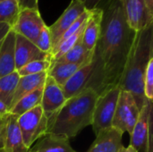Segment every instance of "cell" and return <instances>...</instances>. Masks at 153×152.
<instances>
[{
	"instance_id": "1",
	"label": "cell",
	"mask_w": 153,
	"mask_h": 152,
	"mask_svg": "<svg viewBox=\"0 0 153 152\" xmlns=\"http://www.w3.org/2000/svg\"><path fill=\"white\" fill-rule=\"evenodd\" d=\"M100 9L103 14L91 85L98 95L108 88L118 86L135 35L128 26L121 0H109Z\"/></svg>"
},
{
	"instance_id": "2",
	"label": "cell",
	"mask_w": 153,
	"mask_h": 152,
	"mask_svg": "<svg viewBox=\"0 0 153 152\" xmlns=\"http://www.w3.org/2000/svg\"><path fill=\"white\" fill-rule=\"evenodd\" d=\"M98 93L91 88L66 99L64 105L48 119L47 134L66 139L75 137L85 127L91 125Z\"/></svg>"
},
{
	"instance_id": "3",
	"label": "cell",
	"mask_w": 153,
	"mask_h": 152,
	"mask_svg": "<svg viewBox=\"0 0 153 152\" xmlns=\"http://www.w3.org/2000/svg\"><path fill=\"white\" fill-rule=\"evenodd\" d=\"M152 57H153V25L135 32L118 84L121 90L132 94L139 109L143 108L146 101L143 93V77Z\"/></svg>"
},
{
	"instance_id": "4",
	"label": "cell",
	"mask_w": 153,
	"mask_h": 152,
	"mask_svg": "<svg viewBox=\"0 0 153 152\" xmlns=\"http://www.w3.org/2000/svg\"><path fill=\"white\" fill-rule=\"evenodd\" d=\"M118 86L106 89L98 95L92 114V129L96 134L112 126V120L120 94Z\"/></svg>"
},
{
	"instance_id": "5",
	"label": "cell",
	"mask_w": 153,
	"mask_h": 152,
	"mask_svg": "<svg viewBox=\"0 0 153 152\" xmlns=\"http://www.w3.org/2000/svg\"><path fill=\"white\" fill-rule=\"evenodd\" d=\"M130 145L137 152H153L152 101L146 99L130 135Z\"/></svg>"
},
{
	"instance_id": "6",
	"label": "cell",
	"mask_w": 153,
	"mask_h": 152,
	"mask_svg": "<svg viewBox=\"0 0 153 152\" xmlns=\"http://www.w3.org/2000/svg\"><path fill=\"white\" fill-rule=\"evenodd\" d=\"M17 123L24 145L30 150L36 141L47 134L48 118L40 105L18 116Z\"/></svg>"
},
{
	"instance_id": "7",
	"label": "cell",
	"mask_w": 153,
	"mask_h": 152,
	"mask_svg": "<svg viewBox=\"0 0 153 152\" xmlns=\"http://www.w3.org/2000/svg\"><path fill=\"white\" fill-rule=\"evenodd\" d=\"M140 109L131 93L120 90L116 111L112 120V127L123 133L127 132L130 135L137 122Z\"/></svg>"
},
{
	"instance_id": "8",
	"label": "cell",
	"mask_w": 153,
	"mask_h": 152,
	"mask_svg": "<svg viewBox=\"0 0 153 152\" xmlns=\"http://www.w3.org/2000/svg\"><path fill=\"white\" fill-rule=\"evenodd\" d=\"M45 25L39 9L23 8L20 10L17 20L11 30L35 44Z\"/></svg>"
},
{
	"instance_id": "9",
	"label": "cell",
	"mask_w": 153,
	"mask_h": 152,
	"mask_svg": "<svg viewBox=\"0 0 153 152\" xmlns=\"http://www.w3.org/2000/svg\"><path fill=\"white\" fill-rule=\"evenodd\" d=\"M128 26L134 32L153 25V13L145 0H121Z\"/></svg>"
},
{
	"instance_id": "10",
	"label": "cell",
	"mask_w": 153,
	"mask_h": 152,
	"mask_svg": "<svg viewBox=\"0 0 153 152\" xmlns=\"http://www.w3.org/2000/svg\"><path fill=\"white\" fill-rule=\"evenodd\" d=\"M85 10L83 2L81 0H72L60 17L51 26H48L52 40V49L58 43L65 32L85 12Z\"/></svg>"
},
{
	"instance_id": "11",
	"label": "cell",
	"mask_w": 153,
	"mask_h": 152,
	"mask_svg": "<svg viewBox=\"0 0 153 152\" xmlns=\"http://www.w3.org/2000/svg\"><path fill=\"white\" fill-rule=\"evenodd\" d=\"M47 59L51 60V55L42 52L34 43L15 33L14 61L16 71L30 62Z\"/></svg>"
},
{
	"instance_id": "12",
	"label": "cell",
	"mask_w": 153,
	"mask_h": 152,
	"mask_svg": "<svg viewBox=\"0 0 153 152\" xmlns=\"http://www.w3.org/2000/svg\"><path fill=\"white\" fill-rule=\"evenodd\" d=\"M94 60L79 68L75 73L61 87L66 99L79 94L83 90L91 88L94 73Z\"/></svg>"
},
{
	"instance_id": "13",
	"label": "cell",
	"mask_w": 153,
	"mask_h": 152,
	"mask_svg": "<svg viewBox=\"0 0 153 152\" xmlns=\"http://www.w3.org/2000/svg\"><path fill=\"white\" fill-rule=\"evenodd\" d=\"M66 101L62 88L50 77L47 76L40 102V107L48 119L55 112H56Z\"/></svg>"
},
{
	"instance_id": "14",
	"label": "cell",
	"mask_w": 153,
	"mask_h": 152,
	"mask_svg": "<svg viewBox=\"0 0 153 152\" xmlns=\"http://www.w3.org/2000/svg\"><path fill=\"white\" fill-rule=\"evenodd\" d=\"M123 133L109 127L96 134V139L87 152H118L123 147Z\"/></svg>"
},
{
	"instance_id": "15",
	"label": "cell",
	"mask_w": 153,
	"mask_h": 152,
	"mask_svg": "<svg viewBox=\"0 0 153 152\" xmlns=\"http://www.w3.org/2000/svg\"><path fill=\"white\" fill-rule=\"evenodd\" d=\"M90 11L91 13L83 30L82 43L87 51L94 52L100 34L103 12L100 8H95Z\"/></svg>"
},
{
	"instance_id": "16",
	"label": "cell",
	"mask_w": 153,
	"mask_h": 152,
	"mask_svg": "<svg viewBox=\"0 0 153 152\" xmlns=\"http://www.w3.org/2000/svg\"><path fill=\"white\" fill-rule=\"evenodd\" d=\"M15 33L11 30L0 45V78L16 71L14 61Z\"/></svg>"
},
{
	"instance_id": "17",
	"label": "cell",
	"mask_w": 153,
	"mask_h": 152,
	"mask_svg": "<svg viewBox=\"0 0 153 152\" xmlns=\"http://www.w3.org/2000/svg\"><path fill=\"white\" fill-rule=\"evenodd\" d=\"M18 116L9 114L6 125V132L3 150L4 152H29L24 145L22 136L17 123Z\"/></svg>"
},
{
	"instance_id": "18",
	"label": "cell",
	"mask_w": 153,
	"mask_h": 152,
	"mask_svg": "<svg viewBox=\"0 0 153 152\" xmlns=\"http://www.w3.org/2000/svg\"><path fill=\"white\" fill-rule=\"evenodd\" d=\"M48 73H40L37 74L21 76L17 82L15 91L13 97V100L10 106V109L24 96L27 94L44 87Z\"/></svg>"
},
{
	"instance_id": "19",
	"label": "cell",
	"mask_w": 153,
	"mask_h": 152,
	"mask_svg": "<svg viewBox=\"0 0 153 152\" xmlns=\"http://www.w3.org/2000/svg\"><path fill=\"white\" fill-rule=\"evenodd\" d=\"M30 151L33 152H76L71 147L68 139L52 134L43 136Z\"/></svg>"
},
{
	"instance_id": "20",
	"label": "cell",
	"mask_w": 153,
	"mask_h": 152,
	"mask_svg": "<svg viewBox=\"0 0 153 152\" xmlns=\"http://www.w3.org/2000/svg\"><path fill=\"white\" fill-rule=\"evenodd\" d=\"M94 56V52H89L85 49L82 43V39L79 40L69 51H67L64 56L58 58L56 61L52 63H70L76 64L79 65H85L90 63Z\"/></svg>"
},
{
	"instance_id": "21",
	"label": "cell",
	"mask_w": 153,
	"mask_h": 152,
	"mask_svg": "<svg viewBox=\"0 0 153 152\" xmlns=\"http://www.w3.org/2000/svg\"><path fill=\"white\" fill-rule=\"evenodd\" d=\"M81 67L82 65L76 64L52 63L48 71V75L50 76L60 87H62Z\"/></svg>"
},
{
	"instance_id": "22",
	"label": "cell",
	"mask_w": 153,
	"mask_h": 152,
	"mask_svg": "<svg viewBox=\"0 0 153 152\" xmlns=\"http://www.w3.org/2000/svg\"><path fill=\"white\" fill-rule=\"evenodd\" d=\"M42 91L43 88L38 89L23 98H22L11 109H10V114L14 115L16 116H20L23 115L24 113L31 110L37 106L40 105L41 102V98H42Z\"/></svg>"
},
{
	"instance_id": "23",
	"label": "cell",
	"mask_w": 153,
	"mask_h": 152,
	"mask_svg": "<svg viewBox=\"0 0 153 152\" xmlns=\"http://www.w3.org/2000/svg\"><path fill=\"white\" fill-rule=\"evenodd\" d=\"M19 78L20 76L16 71L0 78V100L8 107L9 111Z\"/></svg>"
},
{
	"instance_id": "24",
	"label": "cell",
	"mask_w": 153,
	"mask_h": 152,
	"mask_svg": "<svg viewBox=\"0 0 153 152\" xmlns=\"http://www.w3.org/2000/svg\"><path fill=\"white\" fill-rule=\"evenodd\" d=\"M19 2L16 0L0 1V23H6L12 28L20 13Z\"/></svg>"
},
{
	"instance_id": "25",
	"label": "cell",
	"mask_w": 153,
	"mask_h": 152,
	"mask_svg": "<svg viewBox=\"0 0 153 152\" xmlns=\"http://www.w3.org/2000/svg\"><path fill=\"white\" fill-rule=\"evenodd\" d=\"M51 65V60H39V61H33L30 62L19 70H17V73L19 76H26V75H31V74H37L40 73H48L49 67Z\"/></svg>"
},
{
	"instance_id": "26",
	"label": "cell",
	"mask_w": 153,
	"mask_h": 152,
	"mask_svg": "<svg viewBox=\"0 0 153 152\" xmlns=\"http://www.w3.org/2000/svg\"><path fill=\"white\" fill-rule=\"evenodd\" d=\"M35 45L42 52L51 55L52 40H51V35H50L48 26L45 25L42 28V30H40V33L35 42Z\"/></svg>"
},
{
	"instance_id": "27",
	"label": "cell",
	"mask_w": 153,
	"mask_h": 152,
	"mask_svg": "<svg viewBox=\"0 0 153 152\" xmlns=\"http://www.w3.org/2000/svg\"><path fill=\"white\" fill-rule=\"evenodd\" d=\"M143 93L146 99L152 101L153 99V57L148 63L144 77H143Z\"/></svg>"
},
{
	"instance_id": "28",
	"label": "cell",
	"mask_w": 153,
	"mask_h": 152,
	"mask_svg": "<svg viewBox=\"0 0 153 152\" xmlns=\"http://www.w3.org/2000/svg\"><path fill=\"white\" fill-rule=\"evenodd\" d=\"M8 116L9 115H7L5 116H3V117H0V149H3L4 148Z\"/></svg>"
},
{
	"instance_id": "29",
	"label": "cell",
	"mask_w": 153,
	"mask_h": 152,
	"mask_svg": "<svg viewBox=\"0 0 153 152\" xmlns=\"http://www.w3.org/2000/svg\"><path fill=\"white\" fill-rule=\"evenodd\" d=\"M109 0H83V4L86 10H93L95 8H100V4L102 2L108 3Z\"/></svg>"
},
{
	"instance_id": "30",
	"label": "cell",
	"mask_w": 153,
	"mask_h": 152,
	"mask_svg": "<svg viewBox=\"0 0 153 152\" xmlns=\"http://www.w3.org/2000/svg\"><path fill=\"white\" fill-rule=\"evenodd\" d=\"M19 5L21 9L23 8L39 9V0H19Z\"/></svg>"
},
{
	"instance_id": "31",
	"label": "cell",
	"mask_w": 153,
	"mask_h": 152,
	"mask_svg": "<svg viewBox=\"0 0 153 152\" xmlns=\"http://www.w3.org/2000/svg\"><path fill=\"white\" fill-rule=\"evenodd\" d=\"M10 30H11L10 25L6 23H0V43L2 42V40L4 39V37Z\"/></svg>"
},
{
	"instance_id": "32",
	"label": "cell",
	"mask_w": 153,
	"mask_h": 152,
	"mask_svg": "<svg viewBox=\"0 0 153 152\" xmlns=\"http://www.w3.org/2000/svg\"><path fill=\"white\" fill-rule=\"evenodd\" d=\"M10 114V111H9V108L8 107L0 100V116L3 117V116H5L7 115Z\"/></svg>"
},
{
	"instance_id": "33",
	"label": "cell",
	"mask_w": 153,
	"mask_h": 152,
	"mask_svg": "<svg viewBox=\"0 0 153 152\" xmlns=\"http://www.w3.org/2000/svg\"><path fill=\"white\" fill-rule=\"evenodd\" d=\"M118 152H137L135 151V149L134 148H133L131 145H129L128 147H122L120 150H119V151Z\"/></svg>"
},
{
	"instance_id": "34",
	"label": "cell",
	"mask_w": 153,
	"mask_h": 152,
	"mask_svg": "<svg viewBox=\"0 0 153 152\" xmlns=\"http://www.w3.org/2000/svg\"><path fill=\"white\" fill-rule=\"evenodd\" d=\"M145 3L150 12H152L153 13V0H145Z\"/></svg>"
},
{
	"instance_id": "35",
	"label": "cell",
	"mask_w": 153,
	"mask_h": 152,
	"mask_svg": "<svg viewBox=\"0 0 153 152\" xmlns=\"http://www.w3.org/2000/svg\"><path fill=\"white\" fill-rule=\"evenodd\" d=\"M0 152H4V151L3 149H0Z\"/></svg>"
},
{
	"instance_id": "36",
	"label": "cell",
	"mask_w": 153,
	"mask_h": 152,
	"mask_svg": "<svg viewBox=\"0 0 153 152\" xmlns=\"http://www.w3.org/2000/svg\"><path fill=\"white\" fill-rule=\"evenodd\" d=\"M0 1H2V0H0ZM16 1H18V2H19V0H16Z\"/></svg>"
},
{
	"instance_id": "37",
	"label": "cell",
	"mask_w": 153,
	"mask_h": 152,
	"mask_svg": "<svg viewBox=\"0 0 153 152\" xmlns=\"http://www.w3.org/2000/svg\"><path fill=\"white\" fill-rule=\"evenodd\" d=\"M29 152H33V151H29Z\"/></svg>"
},
{
	"instance_id": "38",
	"label": "cell",
	"mask_w": 153,
	"mask_h": 152,
	"mask_svg": "<svg viewBox=\"0 0 153 152\" xmlns=\"http://www.w3.org/2000/svg\"><path fill=\"white\" fill-rule=\"evenodd\" d=\"M81 1H82V2H83V0H81Z\"/></svg>"
},
{
	"instance_id": "39",
	"label": "cell",
	"mask_w": 153,
	"mask_h": 152,
	"mask_svg": "<svg viewBox=\"0 0 153 152\" xmlns=\"http://www.w3.org/2000/svg\"><path fill=\"white\" fill-rule=\"evenodd\" d=\"M0 45H1V43H0Z\"/></svg>"
},
{
	"instance_id": "40",
	"label": "cell",
	"mask_w": 153,
	"mask_h": 152,
	"mask_svg": "<svg viewBox=\"0 0 153 152\" xmlns=\"http://www.w3.org/2000/svg\"><path fill=\"white\" fill-rule=\"evenodd\" d=\"M0 117H1V116H0Z\"/></svg>"
}]
</instances>
